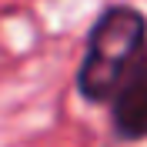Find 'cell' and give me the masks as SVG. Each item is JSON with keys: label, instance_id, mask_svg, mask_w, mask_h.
I'll list each match as a JSON object with an SVG mask.
<instances>
[{"label": "cell", "instance_id": "obj_1", "mask_svg": "<svg viewBox=\"0 0 147 147\" xmlns=\"http://www.w3.org/2000/svg\"><path fill=\"white\" fill-rule=\"evenodd\" d=\"M147 54V17L134 7H107L87 37V54L77 70V90L84 100L107 104Z\"/></svg>", "mask_w": 147, "mask_h": 147}, {"label": "cell", "instance_id": "obj_2", "mask_svg": "<svg viewBox=\"0 0 147 147\" xmlns=\"http://www.w3.org/2000/svg\"><path fill=\"white\" fill-rule=\"evenodd\" d=\"M114 130L124 140L147 137V54L130 67L124 84L114 94Z\"/></svg>", "mask_w": 147, "mask_h": 147}]
</instances>
